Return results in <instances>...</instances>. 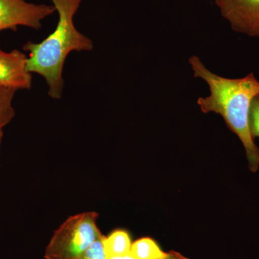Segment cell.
<instances>
[{
    "label": "cell",
    "instance_id": "6da1fadb",
    "mask_svg": "<svg viewBox=\"0 0 259 259\" xmlns=\"http://www.w3.org/2000/svg\"><path fill=\"white\" fill-rule=\"evenodd\" d=\"M194 76L208 85L209 95L199 97L197 103L204 113L218 114L228 128L238 136L245 148L250 171L259 168V148L250 134V105L259 96V81L253 73L237 79L223 77L206 67L197 56L189 59Z\"/></svg>",
    "mask_w": 259,
    "mask_h": 259
},
{
    "label": "cell",
    "instance_id": "7a4b0ae2",
    "mask_svg": "<svg viewBox=\"0 0 259 259\" xmlns=\"http://www.w3.org/2000/svg\"><path fill=\"white\" fill-rule=\"evenodd\" d=\"M58 13L54 31L40 42L28 41L23 50L28 53V69L41 76L49 88V97L61 98L64 92L63 71L66 58L73 51H91L93 40L77 30L74 16L83 0H51Z\"/></svg>",
    "mask_w": 259,
    "mask_h": 259
},
{
    "label": "cell",
    "instance_id": "3957f363",
    "mask_svg": "<svg viewBox=\"0 0 259 259\" xmlns=\"http://www.w3.org/2000/svg\"><path fill=\"white\" fill-rule=\"evenodd\" d=\"M96 212L71 216L54 233L46 248L45 259H75L103 236L97 226Z\"/></svg>",
    "mask_w": 259,
    "mask_h": 259
},
{
    "label": "cell",
    "instance_id": "277c9868",
    "mask_svg": "<svg viewBox=\"0 0 259 259\" xmlns=\"http://www.w3.org/2000/svg\"><path fill=\"white\" fill-rule=\"evenodd\" d=\"M56 11L53 5L34 4L25 0H0V31L19 26L39 30L42 21Z\"/></svg>",
    "mask_w": 259,
    "mask_h": 259
},
{
    "label": "cell",
    "instance_id": "5b68a950",
    "mask_svg": "<svg viewBox=\"0 0 259 259\" xmlns=\"http://www.w3.org/2000/svg\"><path fill=\"white\" fill-rule=\"evenodd\" d=\"M234 31L259 38V0H214Z\"/></svg>",
    "mask_w": 259,
    "mask_h": 259
},
{
    "label": "cell",
    "instance_id": "8992f818",
    "mask_svg": "<svg viewBox=\"0 0 259 259\" xmlns=\"http://www.w3.org/2000/svg\"><path fill=\"white\" fill-rule=\"evenodd\" d=\"M28 56L22 51H3L0 47V86L18 90H28L32 86V74L28 71Z\"/></svg>",
    "mask_w": 259,
    "mask_h": 259
},
{
    "label": "cell",
    "instance_id": "52a82bcc",
    "mask_svg": "<svg viewBox=\"0 0 259 259\" xmlns=\"http://www.w3.org/2000/svg\"><path fill=\"white\" fill-rule=\"evenodd\" d=\"M103 242L107 257L125 255L131 252L132 243L128 233L125 231L112 232L110 236L104 237Z\"/></svg>",
    "mask_w": 259,
    "mask_h": 259
},
{
    "label": "cell",
    "instance_id": "ba28073f",
    "mask_svg": "<svg viewBox=\"0 0 259 259\" xmlns=\"http://www.w3.org/2000/svg\"><path fill=\"white\" fill-rule=\"evenodd\" d=\"M131 253L136 259H161L167 254L149 238H141L133 243Z\"/></svg>",
    "mask_w": 259,
    "mask_h": 259
},
{
    "label": "cell",
    "instance_id": "9c48e42d",
    "mask_svg": "<svg viewBox=\"0 0 259 259\" xmlns=\"http://www.w3.org/2000/svg\"><path fill=\"white\" fill-rule=\"evenodd\" d=\"M15 93V90L0 86V127L2 128H4L15 117L13 102Z\"/></svg>",
    "mask_w": 259,
    "mask_h": 259
},
{
    "label": "cell",
    "instance_id": "30bf717a",
    "mask_svg": "<svg viewBox=\"0 0 259 259\" xmlns=\"http://www.w3.org/2000/svg\"><path fill=\"white\" fill-rule=\"evenodd\" d=\"M103 241L104 236H102L75 259H107Z\"/></svg>",
    "mask_w": 259,
    "mask_h": 259
},
{
    "label": "cell",
    "instance_id": "8fae6325",
    "mask_svg": "<svg viewBox=\"0 0 259 259\" xmlns=\"http://www.w3.org/2000/svg\"><path fill=\"white\" fill-rule=\"evenodd\" d=\"M249 129L253 139L259 138V96L255 97L250 105Z\"/></svg>",
    "mask_w": 259,
    "mask_h": 259
},
{
    "label": "cell",
    "instance_id": "7c38bea8",
    "mask_svg": "<svg viewBox=\"0 0 259 259\" xmlns=\"http://www.w3.org/2000/svg\"><path fill=\"white\" fill-rule=\"evenodd\" d=\"M161 259H188L183 255H181L180 253H177L175 251H171L169 253H167L166 256Z\"/></svg>",
    "mask_w": 259,
    "mask_h": 259
},
{
    "label": "cell",
    "instance_id": "4fadbf2b",
    "mask_svg": "<svg viewBox=\"0 0 259 259\" xmlns=\"http://www.w3.org/2000/svg\"><path fill=\"white\" fill-rule=\"evenodd\" d=\"M107 259H136L134 255L131 254V252L125 255H112V256L107 257Z\"/></svg>",
    "mask_w": 259,
    "mask_h": 259
},
{
    "label": "cell",
    "instance_id": "5bb4252c",
    "mask_svg": "<svg viewBox=\"0 0 259 259\" xmlns=\"http://www.w3.org/2000/svg\"><path fill=\"white\" fill-rule=\"evenodd\" d=\"M3 135H4V133H3V128L0 127V149H1V145L2 141H3Z\"/></svg>",
    "mask_w": 259,
    "mask_h": 259
}]
</instances>
